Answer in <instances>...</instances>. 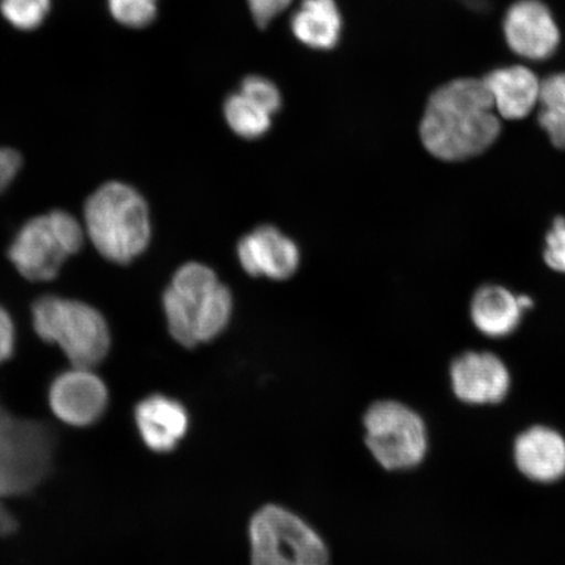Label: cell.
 <instances>
[{"label":"cell","mask_w":565,"mask_h":565,"mask_svg":"<svg viewBox=\"0 0 565 565\" xmlns=\"http://www.w3.org/2000/svg\"><path fill=\"white\" fill-rule=\"evenodd\" d=\"M87 242L108 263L129 265L151 243L150 207L129 183L111 180L95 189L83 209Z\"/></svg>","instance_id":"3957f363"},{"label":"cell","mask_w":565,"mask_h":565,"mask_svg":"<svg viewBox=\"0 0 565 565\" xmlns=\"http://www.w3.org/2000/svg\"><path fill=\"white\" fill-rule=\"evenodd\" d=\"M519 299L500 286L480 288L471 301V320L480 333L490 338L511 335L522 318Z\"/></svg>","instance_id":"2e32d148"},{"label":"cell","mask_w":565,"mask_h":565,"mask_svg":"<svg viewBox=\"0 0 565 565\" xmlns=\"http://www.w3.org/2000/svg\"><path fill=\"white\" fill-rule=\"evenodd\" d=\"M296 39L318 51L334 47L341 35L342 19L334 0H303L291 21Z\"/></svg>","instance_id":"e0dca14e"},{"label":"cell","mask_w":565,"mask_h":565,"mask_svg":"<svg viewBox=\"0 0 565 565\" xmlns=\"http://www.w3.org/2000/svg\"><path fill=\"white\" fill-rule=\"evenodd\" d=\"M456 397L466 405H498L511 391L512 379L503 360L491 352H466L450 365Z\"/></svg>","instance_id":"30bf717a"},{"label":"cell","mask_w":565,"mask_h":565,"mask_svg":"<svg viewBox=\"0 0 565 565\" xmlns=\"http://www.w3.org/2000/svg\"><path fill=\"white\" fill-rule=\"evenodd\" d=\"M56 444L51 423L20 418L0 402V539L19 529L7 500L31 494L52 476Z\"/></svg>","instance_id":"7a4b0ae2"},{"label":"cell","mask_w":565,"mask_h":565,"mask_svg":"<svg viewBox=\"0 0 565 565\" xmlns=\"http://www.w3.org/2000/svg\"><path fill=\"white\" fill-rule=\"evenodd\" d=\"M504 33L512 51L530 61H543L559 45V30L545 4L521 0L508 11Z\"/></svg>","instance_id":"8fae6325"},{"label":"cell","mask_w":565,"mask_h":565,"mask_svg":"<svg viewBox=\"0 0 565 565\" xmlns=\"http://www.w3.org/2000/svg\"><path fill=\"white\" fill-rule=\"evenodd\" d=\"M87 242L83 222L66 210L33 216L13 236L9 258L15 270L33 282L52 281L63 265Z\"/></svg>","instance_id":"8992f818"},{"label":"cell","mask_w":565,"mask_h":565,"mask_svg":"<svg viewBox=\"0 0 565 565\" xmlns=\"http://www.w3.org/2000/svg\"><path fill=\"white\" fill-rule=\"evenodd\" d=\"M242 94L270 115L280 109L281 96L275 84L260 76H249L243 82Z\"/></svg>","instance_id":"7402d4cb"},{"label":"cell","mask_w":565,"mask_h":565,"mask_svg":"<svg viewBox=\"0 0 565 565\" xmlns=\"http://www.w3.org/2000/svg\"><path fill=\"white\" fill-rule=\"evenodd\" d=\"M52 0H0V12L19 31H34L51 12Z\"/></svg>","instance_id":"ffe728a7"},{"label":"cell","mask_w":565,"mask_h":565,"mask_svg":"<svg viewBox=\"0 0 565 565\" xmlns=\"http://www.w3.org/2000/svg\"><path fill=\"white\" fill-rule=\"evenodd\" d=\"M32 324L41 341L58 345L73 366L94 370L109 355V323L88 302L41 296L32 306Z\"/></svg>","instance_id":"5b68a950"},{"label":"cell","mask_w":565,"mask_h":565,"mask_svg":"<svg viewBox=\"0 0 565 565\" xmlns=\"http://www.w3.org/2000/svg\"><path fill=\"white\" fill-rule=\"evenodd\" d=\"M483 82L498 116L510 121L527 117L540 103L541 82L525 66L494 70Z\"/></svg>","instance_id":"9a60e30c"},{"label":"cell","mask_w":565,"mask_h":565,"mask_svg":"<svg viewBox=\"0 0 565 565\" xmlns=\"http://www.w3.org/2000/svg\"><path fill=\"white\" fill-rule=\"evenodd\" d=\"M17 349V327L13 318L0 306V365L9 362Z\"/></svg>","instance_id":"cb8c5ba5"},{"label":"cell","mask_w":565,"mask_h":565,"mask_svg":"<svg viewBox=\"0 0 565 565\" xmlns=\"http://www.w3.org/2000/svg\"><path fill=\"white\" fill-rule=\"evenodd\" d=\"M109 10L119 24L145 28L157 18L158 0H109Z\"/></svg>","instance_id":"44dd1931"},{"label":"cell","mask_w":565,"mask_h":565,"mask_svg":"<svg viewBox=\"0 0 565 565\" xmlns=\"http://www.w3.org/2000/svg\"><path fill=\"white\" fill-rule=\"evenodd\" d=\"M224 117L231 130L245 139L264 137L270 130L271 115L239 92L224 103Z\"/></svg>","instance_id":"d6986e66"},{"label":"cell","mask_w":565,"mask_h":565,"mask_svg":"<svg viewBox=\"0 0 565 565\" xmlns=\"http://www.w3.org/2000/svg\"><path fill=\"white\" fill-rule=\"evenodd\" d=\"M252 565H331L327 543L299 514L267 504L247 529Z\"/></svg>","instance_id":"52a82bcc"},{"label":"cell","mask_w":565,"mask_h":565,"mask_svg":"<svg viewBox=\"0 0 565 565\" xmlns=\"http://www.w3.org/2000/svg\"><path fill=\"white\" fill-rule=\"evenodd\" d=\"M539 121L556 148L565 150V74L541 83Z\"/></svg>","instance_id":"ac0fdd59"},{"label":"cell","mask_w":565,"mask_h":565,"mask_svg":"<svg viewBox=\"0 0 565 565\" xmlns=\"http://www.w3.org/2000/svg\"><path fill=\"white\" fill-rule=\"evenodd\" d=\"M519 303L522 310H526L533 307V300L529 296H519Z\"/></svg>","instance_id":"4316f807"},{"label":"cell","mask_w":565,"mask_h":565,"mask_svg":"<svg viewBox=\"0 0 565 565\" xmlns=\"http://www.w3.org/2000/svg\"><path fill=\"white\" fill-rule=\"evenodd\" d=\"M546 264L557 273L565 274V218L557 217L546 236Z\"/></svg>","instance_id":"603a6c76"},{"label":"cell","mask_w":565,"mask_h":565,"mask_svg":"<svg viewBox=\"0 0 565 565\" xmlns=\"http://www.w3.org/2000/svg\"><path fill=\"white\" fill-rule=\"evenodd\" d=\"M237 257L250 277L274 280L291 278L300 265L298 245L273 225H263L239 239Z\"/></svg>","instance_id":"7c38bea8"},{"label":"cell","mask_w":565,"mask_h":565,"mask_svg":"<svg viewBox=\"0 0 565 565\" xmlns=\"http://www.w3.org/2000/svg\"><path fill=\"white\" fill-rule=\"evenodd\" d=\"M254 20L259 26H266L287 9L292 0H247Z\"/></svg>","instance_id":"484cf974"},{"label":"cell","mask_w":565,"mask_h":565,"mask_svg":"<svg viewBox=\"0 0 565 565\" xmlns=\"http://www.w3.org/2000/svg\"><path fill=\"white\" fill-rule=\"evenodd\" d=\"M500 130L498 113L483 79H458L430 96L420 138L435 158L462 161L490 148Z\"/></svg>","instance_id":"6da1fadb"},{"label":"cell","mask_w":565,"mask_h":565,"mask_svg":"<svg viewBox=\"0 0 565 565\" xmlns=\"http://www.w3.org/2000/svg\"><path fill=\"white\" fill-rule=\"evenodd\" d=\"M365 444L381 468L387 471L415 469L428 454L426 422L402 402H374L363 419Z\"/></svg>","instance_id":"ba28073f"},{"label":"cell","mask_w":565,"mask_h":565,"mask_svg":"<svg viewBox=\"0 0 565 565\" xmlns=\"http://www.w3.org/2000/svg\"><path fill=\"white\" fill-rule=\"evenodd\" d=\"M141 443L154 454H169L185 439L190 428L188 408L166 394L147 395L134 408Z\"/></svg>","instance_id":"4fadbf2b"},{"label":"cell","mask_w":565,"mask_h":565,"mask_svg":"<svg viewBox=\"0 0 565 565\" xmlns=\"http://www.w3.org/2000/svg\"><path fill=\"white\" fill-rule=\"evenodd\" d=\"M53 414L67 426L87 428L103 419L109 406V391L90 369H73L56 374L47 393Z\"/></svg>","instance_id":"9c48e42d"},{"label":"cell","mask_w":565,"mask_h":565,"mask_svg":"<svg viewBox=\"0 0 565 565\" xmlns=\"http://www.w3.org/2000/svg\"><path fill=\"white\" fill-rule=\"evenodd\" d=\"M23 167V158L11 147H0V194H3L17 180Z\"/></svg>","instance_id":"d4e9b609"},{"label":"cell","mask_w":565,"mask_h":565,"mask_svg":"<svg viewBox=\"0 0 565 565\" xmlns=\"http://www.w3.org/2000/svg\"><path fill=\"white\" fill-rule=\"evenodd\" d=\"M168 331L183 348L209 343L227 329L233 299L206 265L189 263L173 275L162 295Z\"/></svg>","instance_id":"277c9868"},{"label":"cell","mask_w":565,"mask_h":565,"mask_svg":"<svg viewBox=\"0 0 565 565\" xmlns=\"http://www.w3.org/2000/svg\"><path fill=\"white\" fill-rule=\"evenodd\" d=\"M515 468L534 483L551 484L565 477V437L554 428L533 426L515 437Z\"/></svg>","instance_id":"5bb4252c"}]
</instances>
